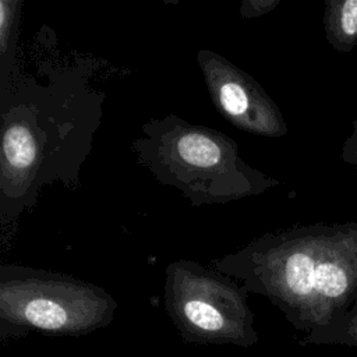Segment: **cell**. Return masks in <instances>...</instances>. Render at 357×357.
Segmentation results:
<instances>
[{
    "mask_svg": "<svg viewBox=\"0 0 357 357\" xmlns=\"http://www.w3.org/2000/svg\"><path fill=\"white\" fill-rule=\"evenodd\" d=\"M117 301L103 287L47 269L0 266V342L36 332L78 337L112 324Z\"/></svg>",
    "mask_w": 357,
    "mask_h": 357,
    "instance_id": "277c9868",
    "label": "cell"
},
{
    "mask_svg": "<svg viewBox=\"0 0 357 357\" xmlns=\"http://www.w3.org/2000/svg\"><path fill=\"white\" fill-rule=\"evenodd\" d=\"M22 0H0V85L13 74L18 61L17 39Z\"/></svg>",
    "mask_w": 357,
    "mask_h": 357,
    "instance_id": "ba28073f",
    "label": "cell"
},
{
    "mask_svg": "<svg viewBox=\"0 0 357 357\" xmlns=\"http://www.w3.org/2000/svg\"><path fill=\"white\" fill-rule=\"evenodd\" d=\"M340 159L351 166H357V120L351 121V131L340 149Z\"/></svg>",
    "mask_w": 357,
    "mask_h": 357,
    "instance_id": "8fae6325",
    "label": "cell"
},
{
    "mask_svg": "<svg viewBox=\"0 0 357 357\" xmlns=\"http://www.w3.org/2000/svg\"><path fill=\"white\" fill-rule=\"evenodd\" d=\"M324 31L336 52L350 53L357 45V0H325Z\"/></svg>",
    "mask_w": 357,
    "mask_h": 357,
    "instance_id": "52a82bcc",
    "label": "cell"
},
{
    "mask_svg": "<svg viewBox=\"0 0 357 357\" xmlns=\"http://www.w3.org/2000/svg\"><path fill=\"white\" fill-rule=\"evenodd\" d=\"M197 63L213 106L231 126L268 138L287 134L282 110L254 77L209 49L198 50Z\"/></svg>",
    "mask_w": 357,
    "mask_h": 357,
    "instance_id": "8992f818",
    "label": "cell"
},
{
    "mask_svg": "<svg viewBox=\"0 0 357 357\" xmlns=\"http://www.w3.org/2000/svg\"><path fill=\"white\" fill-rule=\"evenodd\" d=\"M211 265L265 297L304 339L357 298V220L268 231Z\"/></svg>",
    "mask_w": 357,
    "mask_h": 357,
    "instance_id": "7a4b0ae2",
    "label": "cell"
},
{
    "mask_svg": "<svg viewBox=\"0 0 357 357\" xmlns=\"http://www.w3.org/2000/svg\"><path fill=\"white\" fill-rule=\"evenodd\" d=\"M301 344L347 346L357 349V298L326 326L300 340Z\"/></svg>",
    "mask_w": 357,
    "mask_h": 357,
    "instance_id": "9c48e42d",
    "label": "cell"
},
{
    "mask_svg": "<svg viewBox=\"0 0 357 357\" xmlns=\"http://www.w3.org/2000/svg\"><path fill=\"white\" fill-rule=\"evenodd\" d=\"M280 0H243L240 6V14L244 18L261 17L275 7H278Z\"/></svg>",
    "mask_w": 357,
    "mask_h": 357,
    "instance_id": "30bf717a",
    "label": "cell"
},
{
    "mask_svg": "<svg viewBox=\"0 0 357 357\" xmlns=\"http://www.w3.org/2000/svg\"><path fill=\"white\" fill-rule=\"evenodd\" d=\"M163 298L170 321L187 343L251 347L259 340L248 291L215 268L190 259L170 262Z\"/></svg>",
    "mask_w": 357,
    "mask_h": 357,
    "instance_id": "5b68a950",
    "label": "cell"
},
{
    "mask_svg": "<svg viewBox=\"0 0 357 357\" xmlns=\"http://www.w3.org/2000/svg\"><path fill=\"white\" fill-rule=\"evenodd\" d=\"M131 151L159 184L176 188L192 206L255 197L280 184L248 165L225 132L176 114L142 123Z\"/></svg>",
    "mask_w": 357,
    "mask_h": 357,
    "instance_id": "3957f363",
    "label": "cell"
},
{
    "mask_svg": "<svg viewBox=\"0 0 357 357\" xmlns=\"http://www.w3.org/2000/svg\"><path fill=\"white\" fill-rule=\"evenodd\" d=\"M95 66L84 59L39 57L24 70L17 61L0 85V223L3 231L31 209L45 187L75 188L103 116L105 92Z\"/></svg>",
    "mask_w": 357,
    "mask_h": 357,
    "instance_id": "6da1fadb",
    "label": "cell"
}]
</instances>
